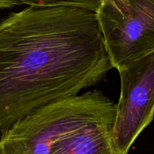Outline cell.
<instances>
[{
	"mask_svg": "<svg viewBox=\"0 0 154 154\" xmlns=\"http://www.w3.org/2000/svg\"><path fill=\"white\" fill-rule=\"evenodd\" d=\"M96 12L29 6L0 20V132L113 69Z\"/></svg>",
	"mask_w": 154,
	"mask_h": 154,
	"instance_id": "obj_1",
	"label": "cell"
},
{
	"mask_svg": "<svg viewBox=\"0 0 154 154\" xmlns=\"http://www.w3.org/2000/svg\"><path fill=\"white\" fill-rule=\"evenodd\" d=\"M96 17L117 71L154 51V0H103Z\"/></svg>",
	"mask_w": 154,
	"mask_h": 154,
	"instance_id": "obj_2",
	"label": "cell"
},
{
	"mask_svg": "<svg viewBox=\"0 0 154 154\" xmlns=\"http://www.w3.org/2000/svg\"><path fill=\"white\" fill-rule=\"evenodd\" d=\"M120 95L113 132L115 154H127L154 117V51L118 70Z\"/></svg>",
	"mask_w": 154,
	"mask_h": 154,
	"instance_id": "obj_3",
	"label": "cell"
},
{
	"mask_svg": "<svg viewBox=\"0 0 154 154\" xmlns=\"http://www.w3.org/2000/svg\"><path fill=\"white\" fill-rule=\"evenodd\" d=\"M79 99L77 94L59 99L17 121L2 135L0 154H50L53 141Z\"/></svg>",
	"mask_w": 154,
	"mask_h": 154,
	"instance_id": "obj_4",
	"label": "cell"
},
{
	"mask_svg": "<svg viewBox=\"0 0 154 154\" xmlns=\"http://www.w3.org/2000/svg\"><path fill=\"white\" fill-rule=\"evenodd\" d=\"M20 4L33 7H76L97 11L103 0H19Z\"/></svg>",
	"mask_w": 154,
	"mask_h": 154,
	"instance_id": "obj_5",
	"label": "cell"
},
{
	"mask_svg": "<svg viewBox=\"0 0 154 154\" xmlns=\"http://www.w3.org/2000/svg\"><path fill=\"white\" fill-rule=\"evenodd\" d=\"M21 5L19 0H0V9L9 8Z\"/></svg>",
	"mask_w": 154,
	"mask_h": 154,
	"instance_id": "obj_6",
	"label": "cell"
}]
</instances>
